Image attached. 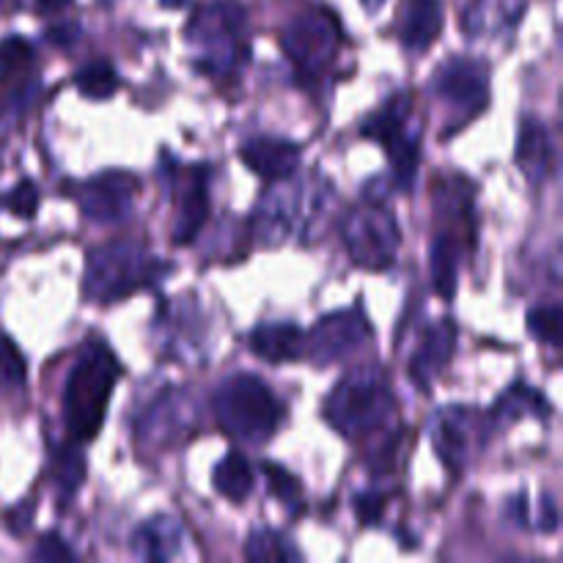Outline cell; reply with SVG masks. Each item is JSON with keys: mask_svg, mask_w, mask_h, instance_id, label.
Segmentation results:
<instances>
[{"mask_svg": "<svg viewBox=\"0 0 563 563\" xmlns=\"http://www.w3.org/2000/svg\"><path fill=\"white\" fill-rule=\"evenodd\" d=\"M137 196V179L124 170H108L93 176L77 190V203L82 214L93 223H119L130 214L132 201Z\"/></svg>", "mask_w": 563, "mask_h": 563, "instance_id": "cell-11", "label": "cell"}, {"mask_svg": "<svg viewBox=\"0 0 563 563\" xmlns=\"http://www.w3.org/2000/svg\"><path fill=\"white\" fill-rule=\"evenodd\" d=\"M432 88L449 108L460 110L462 119H471L489 102V69L482 60L451 58L438 69Z\"/></svg>", "mask_w": 563, "mask_h": 563, "instance_id": "cell-10", "label": "cell"}, {"mask_svg": "<svg viewBox=\"0 0 563 563\" xmlns=\"http://www.w3.org/2000/svg\"><path fill=\"white\" fill-rule=\"evenodd\" d=\"M561 322L563 311L559 302H550V306H537L528 311V333L533 335L542 344L559 350L561 346Z\"/></svg>", "mask_w": 563, "mask_h": 563, "instance_id": "cell-28", "label": "cell"}, {"mask_svg": "<svg viewBox=\"0 0 563 563\" xmlns=\"http://www.w3.org/2000/svg\"><path fill=\"white\" fill-rule=\"evenodd\" d=\"M385 498L388 495L383 493H357L355 495V511L361 517L363 526H379L385 511Z\"/></svg>", "mask_w": 563, "mask_h": 563, "instance_id": "cell-33", "label": "cell"}, {"mask_svg": "<svg viewBox=\"0 0 563 563\" xmlns=\"http://www.w3.org/2000/svg\"><path fill=\"white\" fill-rule=\"evenodd\" d=\"M214 421L229 438L262 445L273 440L284 423L278 396L256 374H234L218 388L212 399Z\"/></svg>", "mask_w": 563, "mask_h": 563, "instance_id": "cell-2", "label": "cell"}, {"mask_svg": "<svg viewBox=\"0 0 563 563\" xmlns=\"http://www.w3.org/2000/svg\"><path fill=\"white\" fill-rule=\"evenodd\" d=\"M372 335L374 330L361 308L328 313L313 324L311 333H306L302 357H308L313 366H333V363L344 361L346 355L361 350Z\"/></svg>", "mask_w": 563, "mask_h": 563, "instance_id": "cell-9", "label": "cell"}, {"mask_svg": "<svg viewBox=\"0 0 563 563\" xmlns=\"http://www.w3.org/2000/svg\"><path fill=\"white\" fill-rule=\"evenodd\" d=\"M385 3H388V0H361V5L368 11V14H377Z\"/></svg>", "mask_w": 563, "mask_h": 563, "instance_id": "cell-39", "label": "cell"}, {"mask_svg": "<svg viewBox=\"0 0 563 563\" xmlns=\"http://www.w3.org/2000/svg\"><path fill=\"white\" fill-rule=\"evenodd\" d=\"M522 416H537V418H550V405L542 394H537L533 388H528L526 383H517L495 401L493 412H489V421L495 423H515Z\"/></svg>", "mask_w": 563, "mask_h": 563, "instance_id": "cell-22", "label": "cell"}, {"mask_svg": "<svg viewBox=\"0 0 563 563\" xmlns=\"http://www.w3.org/2000/svg\"><path fill=\"white\" fill-rule=\"evenodd\" d=\"M443 31V5L440 0H407L399 22V38L405 49L421 55L438 42Z\"/></svg>", "mask_w": 563, "mask_h": 563, "instance_id": "cell-17", "label": "cell"}, {"mask_svg": "<svg viewBox=\"0 0 563 563\" xmlns=\"http://www.w3.org/2000/svg\"><path fill=\"white\" fill-rule=\"evenodd\" d=\"M341 42V25L330 11L313 9L295 16L280 36V47L300 75L313 77L330 64Z\"/></svg>", "mask_w": 563, "mask_h": 563, "instance_id": "cell-8", "label": "cell"}, {"mask_svg": "<svg viewBox=\"0 0 563 563\" xmlns=\"http://www.w3.org/2000/svg\"><path fill=\"white\" fill-rule=\"evenodd\" d=\"M69 3H71V0H36L38 11H44V14H55V11H64Z\"/></svg>", "mask_w": 563, "mask_h": 563, "instance_id": "cell-38", "label": "cell"}, {"mask_svg": "<svg viewBox=\"0 0 563 563\" xmlns=\"http://www.w3.org/2000/svg\"><path fill=\"white\" fill-rule=\"evenodd\" d=\"M493 421L473 407H443L429 423V438L434 451L449 471L460 473L487 445Z\"/></svg>", "mask_w": 563, "mask_h": 563, "instance_id": "cell-6", "label": "cell"}, {"mask_svg": "<svg viewBox=\"0 0 563 563\" xmlns=\"http://www.w3.org/2000/svg\"><path fill=\"white\" fill-rule=\"evenodd\" d=\"M82 27L77 22H60V25L47 27V42L58 44V47H71L80 38Z\"/></svg>", "mask_w": 563, "mask_h": 563, "instance_id": "cell-35", "label": "cell"}, {"mask_svg": "<svg viewBox=\"0 0 563 563\" xmlns=\"http://www.w3.org/2000/svg\"><path fill=\"white\" fill-rule=\"evenodd\" d=\"M251 350L267 363L300 361L306 352V333L291 322L258 324L251 333Z\"/></svg>", "mask_w": 563, "mask_h": 563, "instance_id": "cell-18", "label": "cell"}, {"mask_svg": "<svg viewBox=\"0 0 563 563\" xmlns=\"http://www.w3.org/2000/svg\"><path fill=\"white\" fill-rule=\"evenodd\" d=\"M86 478V460L77 449H58L55 451V487L60 489L64 498H71L77 493V487Z\"/></svg>", "mask_w": 563, "mask_h": 563, "instance_id": "cell-27", "label": "cell"}, {"mask_svg": "<svg viewBox=\"0 0 563 563\" xmlns=\"http://www.w3.org/2000/svg\"><path fill=\"white\" fill-rule=\"evenodd\" d=\"M187 416H192V401L185 394H179V390L163 394L143 416V423L137 427V438L146 440V443H170L174 434H185L190 429L187 427Z\"/></svg>", "mask_w": 563, "mask_h": 563, "instance_id": "cell-15", "label": "cell"}, {"mask_svg": "<svg viewBox=\"0 0 563 563\" xmlns=\"http://www.w3.org/2000/svg\"><path fill=\"white\" fill-rule=\"evenodd\" d=\"M207 220H209L207 170L196 168L190 174V185L181 190V198H179V214H176V225H174L176 245H187L190 240H196V234L207 225Z\"/></svg>", "mask_w": 563, "mask_h": 563, "instance_id": "cell-19", "label": "cell"}, {"mask_svg": "<svg viewBox=\"0 0 563 563\" xmlns=\"http://www.w3.org/2000/svg\"><path fill=\"white\" fill-rule=\"evenodd\" d=\"M253 482H256V476H253L251 462L240 451H229L212 471L214 489L234 504H242L253 493Z\"/></svg>", "mask_w": 563, "mask_h": 563, "instance_id": "cell-23", "label": "cell"}, {"mask_svg": "<svg viewBox=\"0 0 563 563\" xmlns=\"http://www.w3.org/2000/svg\"><path fill=\"white\" fill-rule=\"evenodd\" d=\"M247 14L245 5L236 0H212V3L198 5L196 14L187 22V38L207 47H223L236 44V36L245 27Z\"/></svg>", "mask_w": 563, "mask_h": 563, "instance_id": "cell-12", "label": "cell"}, {"mask_svg": "<svg viewBox=\"0 0 563 563\" xmlns=\"http://www.w3.org/2000/svg\"><path fill=\"white\" fill-rule=\"evenodd\" d=\"M456 350V324L451 319L432 324V328L423 330L421 341L416 346V355L410 357V372L412 383L421 390H429V383L438 379V374L449 366V361L454 357Z\"/></svg>", "mask_w": 563, "mask_h": 563, "instance_id": "cell-13", "label": "cell"}, {"mask_svg": "<svg viewBox=\"0 0 563 563\" xmlns=\"http://www.w3.org/2000/svg\"><path fill=\"white\" fill-rule=\"evenodd\" d=\"M539 531L553 533L559 528V511H555V504L550 498H542V506H539Z\"/></svg>", "mask_w": 563, "mask_h": 563, "instance_id": "cell-36", "label": "cell"}, {"mask_svg": "<svg viewBox=\"0 0 563 563\" xmlns=\"http://www.w3.org/2000/svg\"><path fill=\"white\" fill-rule=\"evenodd\" d=\"M517 165L522 168V174L539 185V181H548L555 174V146L553 137H550L548 126L539 124L537 119H522L520 124V137H517Z\"/></svg>", "mask_w": 563, "mask_h": 563, "instance_id": "cell-16", "label": "cell"}, {"mask_svg": "<svg viewBox=\"0 0 563 563\" xmlns=\"http://www.w3.org/2000/svg\"><path fill=\"white\" fill-rule=\"evenodd\" d=\"M31 511H33V504H22L20 509L11 511L9 515V528L14 533H25L27 526H31Z\"/></svg>", "mask_w": 563, "mask_h": 563, "instance_id": "cell-37", "label": "cell"}, {"mask_svg": "<svg viewBox=\"0 0 563 563\" xmlns=\"http://www.w3.org/2000/svg\"><path fill=\"white\" fill-rule=\"evenodd\" d=\"M163 5H168V9H181V5L187 3V0H159Z\"/></svg>", "mask_w": 563, "mask_h": 563, "instance_id": "cell-40", "label": "cell"}, {"mask_svg": "<svg viewBox=\"0 0 563 563\" xmlns=\"http://www.w3.org/2000/svg\"><path fill=\"white\" fill-rule=\"evenodd\" d=\"M460 242L451 234H440L432 242V258H429V267H432V284L443 300H451L456 295V273H460Z\"/></svg>", "mask_w": 563, "mask_h": 563, "instance_id": "cell-24", "label": "cell"}, {"mask_svg": "<svg viewBox=\"0 0 563 563\" xmlns=\"http://www.w3.org/2000/svg\"><path fill=\"white\" fill-rule=\"evenodd\" d=\"M121 377L119 357L104 341H91L71 366L64 388V423L75 443L97 438L108 416L110 396Z\"/></svg>", "mask_w": 563, "mask_h": 563, "instance_id": "cell-1", "label": "cell"}, {"mask_svg": "<svg viewBox=\"0 0 563 563\" xmlns=\"http://www.w3.org/2000/svg\"><path fill=\"white\" fill-rule=\"evenodd\" d=\"M22 383H25V357L14 341L0 335V390L20 388Z\"/></svg>", "mask_w": 563, "mask_h": 563, "instance_id": "cell-31", "label": "cell"}, {"mask_svg": "<svg viewBox=\"0 0 563 563\" xmlns=\"http://www.w3.org/2000/svg\"><path fill=\"white\" fill-rule=\"evenodd\" d=\"M344 245L357 267L372 269V273L394 267L401 245V231L385 201L366 198L361 207L346 214Z\"/></svg>", "mask_w": 563, "mask_h": 563, "instance_id": "cell-5", "label": "cell"}, {"mask_svg": "<svg viewBox=\"0 0 563 563\" xmlns=\"http://www.w3.org/2000/svg\"><path fill=\"white\" fill-rule=\"evenodd\" d=\"M412 113L410 93H396L379 110H374L363 121V135L383 143L385 152L394 159V176L399 187H412L418 174V135L407 132V121Z\"/></svg>", "mask_w": 563, "mask_h": 563, "instance_id": "cell-7", "label": "cell"}, {"mask_svg": "<svg viewBox=\"0 0 563 563\" xmlns=\"http://www.w3.org/2000/svg\"><path fill=\"white\" fill-rule=\"evenodd\" d=\"M5 203H9V209L16 214V218L31 220L38 209V187L33 185L31 179H22L20 185L9 192Z\"/></svg>", "mask_w": 563, "mask_h": 563, "instance_id": "cell-32", "label": "cell"}, {"mask_svg": "<svg viewBox=\"0 0 563 563\" xmlns=\"http://www.w3.org/2000/svg\"><path fill=\"white\" fill-rule=\"evenodd\" d=\"M181 550V528L174 517H154L132 533V553L143 561H168Z\"/></svg>", "mask_w": 563, "mask_h": 563, "instance_id": "cell-20", "label": "cell"}, {"mask_svg": "<svg viewBox=\"0 0 563 563\" xmlns=\"http://www.w3.org/2000/svg\"><path fill=\"white\" fill-rule=\"evenodd\" d=\"M33 64V47L22 36H5L0 42V82H11Z\"/></svg>", "mask_w": 563, "mask_h": 563, "instance_id": "cell-29", "label": "cell"}, {"mask_svg": "<svg viewBox=\"0 0 563 563\" xmlns=\"http://www.w3.org/2000/svg\"><path fill=\"white\" fill-rule=\"evenodd\" d=\"M528 0H478L467 11V33H509L520 25Z\"/></svg>", "mask_w": 563, "mask_h": 563, "instance_id": "cell-21", "label": "cell"}, {"mask_svg": "<svg viewBox=\"0 0 563 563\" xmlns=\"http://www.w3.org/2000/svg\"><path fill=\"white\" fill-rule=\"evenodd\" d=\"M165 269L135 242H110L88 256L86 295L97 302H115L143 289L148 280Z\"/></svg>", "mask_w": 563, "mask_h": 563, "instance_id": "cell-4", "label": "cell"}, {"mask_svg": "<svg viewBox=\"0 0 563 563\" xmlns=\"http://www.w3.org/2000/svg\"><path fill=\"white\" fill-rule=\"evenodd\" d=\"M33 555H36L38 561H75V553H71V550L66 548L64 539L55 537V533H44Z\"/></svg>", "mask_w": 563, "mask_h": 563, "instance_id": "cell-34", "label": "cell"}, {"mask_svg": "<svg viewBox=\"0 0 563 563\" xmlns=\"http://www.w3.org/2000/svg\"><path fill=\"white\" fill-rule=\"evenodd\" d=\"M245 555L251 561H300V550L289 539L280 537L278 531H269V528H258V531L251 533L245 544Z\"/></svg>", "mask_w": 563, "mask_h": 563, "instance_id": "cell-25", "label": "cell"}, {"mask_svg": "<svg viewBox=\"0 0 563 563\" xmlns=\"http://www.w3.org/2000/svg\"><path fill=\"white\" fill-rule=\"evenodd\" d=\"M75 82L77 91L86 99H110L121 86L119 71L108 60H91V64H86L77 71Z\"/></svg>", "mask_w": 563, "mask_h": 563, "instance_id": "cell-26", "label": "cell"}, {"mask_svg": "<svg viewBox=\"0 0 563 563\" xmlns=\"http://www.w3.org/2000/svg\"><path fill=\"white\" fill-rule=\"evenodd\" d=\"M262 473L267 476V484H269V493L275 495V498L280 500V504L291 506L295 509L297 504H300V495H302V484L297 482L295 476H291L286 467L275 465V462H264L262 465Z\"/></svg>", "mask_w": 563, "mask_h": 563, "instance_id": "cell-30", "label": "cell"}, {"mask_svg": "<svg viewBox=\"0 0 563 563\" xmlns=\"http://www.w3.org/2000/svg\"><path fill=\"white\" fill-rule=\"evenodd\" d=\"M394 390L379 366H357L330 390L324 418L344 438L377 432L394 416Z\"/></svg>", "mask_w": 563, "mask_h": 563, "instance_id": "cell-3", "label": "cell"}, {"mask_svg": "<svg viewBox=\"0 0 563 563\" xmlns=\"http://www.w3.org/2000/svg\"><path fill=\"white\" fill-rule=\"evenodd\" d=\"M240 157L247 168L267 181H284L300 168L302 148L284 137H251L240 148Z\"/></svg>", "mask_w": 563, "mask_h": 563, "instance_id": "cell-14", "label": "cell"}]
</instances>
